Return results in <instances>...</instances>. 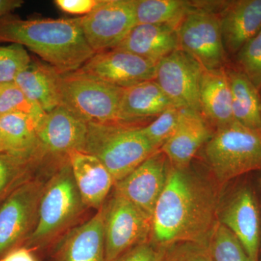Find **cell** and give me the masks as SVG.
I'll list each match as a JSON object with an SVG mask.
<instances>
[{
    "label": "cell",
    "instance_id": "cell-33",
    "mask_svg": "<svg viewBox=\"0 0 261 261\" xmlns=\"http://www.w3.org/2000/svg\"><path fill=\"white\" fill-rule=\"evenodd\" d=\"M164 261H215L208 247L200 244L178 243L166 247Z\"/></svg>",
    "mask_w": 261,
    "mask_h": 261
},
{
    "label": "cell",
    "instance_id": "cell-22",
    "mask_svg": "<svg viewBox=\"0 0 261 261\" xmlns=\"http://www.w3.org/2000/svg\"><path fill=\"white\" fill-rule=\"evenodd\" d=\"M173 104L154 80L147 81L124 89L119 110L123 124L156 118Z\"/></svg>",
    "mask_w": 261,
    "mask_h": 261
},
{
    "label": "cell",
    "instance_id": "cell-10",
    "mask_svg": "<svg viewBox=\"0 0 261 261\" xmlns=\"http://www.w3.org/2000/svg\"><path fill=\"white\" fill-rule=\"evenodd\" d=\"M80 20L84 37L94 53L114 49L137 25L135 0H101Z\"/></svg>",
    "mask_w": 261,
    "mask_h": 261
},
{
    "label": "cell",
    "instance_id": "cell-38",
    "mask_svg": "<svg viewBox=\"0 0 261 261\" xmlns=\"http://www.w3.org/2000/svg\"><path fill=\"white\" fill-rule=\"evenodd\" d=\"M0 152H5L4 147H3V140H2L1 132H0Z\"/></svg>",
    "mask_w": 261,
    "mask_h": 261
},
{
    "label": "cell",
    "instance_id": "cell-17",
    "mask_svg": "<svg viewBox=\"0 0 261 261\" xmlns=\"http://www.w3.org/2000/svg\"><path fill=\"white\" fill-rule=\"evenodd\" d=\"M67 157L84 204L99 211L114 187L111 173L97 158L83 150H70Z\"/></svg>",
    "mask_w": 261,
    "mask_h": 261
},
{
    "label": "cell",
    "instance_id": "cell-13",
    "mask_svg": "<svg viewBox=\"0 0 261 261\" xmlns=\"http://www.w3.org/2000/svg\"><path fill=\"white\" fill-rule=\"evenodd\" d=\"M156 65L123 49L95 53L80 68V72L108 84L126 89L154 80Z\"/></svg>",
    "mask_w": 261,
    "mask_h": 261
},
{
    "label": "cell",
    "instance_id": "cell-8",
    "mask_svg": "<svg viewBox=\"0 0 261 261\" xmlns=\"http://www.w3.org/2000/svg\"><path fill=\"white\" fill-rule=\"evenodd\" d=\"M105 260L150 240L152 218L113 190L102 206Z\"/></svg>",
    "mask_w": 261,
    "mask_h": 261
},
{
    "label": "cell",
    "instance_id": "cell-26",
    "mask_svg": "<svg viewBox=\"0 0 261 261\" xmlns=\"http://www.w3.org/2000/svg\"><path fill=\"white\" fill-rule=\"evenodd\" d=\"M192 8L186 0H135L137 24H163L178 29Z\"/></svg>",
    "mask_w": 261,
    "mask_h": 261
},
{
    "label": "cell",
    "instance_id": "cell-11",
    "mask_svg": "<svg viewBox=\"0 0 261 261\" xmlns=\"http://www.w3.org/2000/svg\"><path fill=\"white\" fill-rule=\"evenodd\" d=\"M203 70L198 62L178 49L157 63L154 80L173 106L201 114L199 94Z\"/></svg>",
    "mask_w": 261,
    "mask_h": 261
},
{
    "label": "cell",
    "instance_id": "cell-14",
    "mask_svg": "<svg viewBox=\"0 0 261 261\" xmlns=\"http://www.w3.org/2000/svg\"><path fill=\"white\" fill-rule=\"evenodd\" d=\"M87 134L85 121L63 106H58L47 113L38 128V155L59 160L73 149L84 150Z\"/></svg>",
    "mask_w": 261,
    "mask_h": 261
},
{
    "label": "cell",
    "instance_id": "cell-25",
    "mask_svg": "<svg viewBox=\"0 0 261 261\" xmlns=\"http://www.w3.org/2000/svg\"><path fill=\"white\" fill-rule=\"evenodd\" d=\"M234 121L254 129L261 130L260 91L246 75L235 67H226Z\"/></svg>",
    "mask_w": 261,
    "mask_h": 261
},
{
    "label": "cell",
    "instance_id": "cell-21",
    "mask_svg": "<svg viewBox=\"0 0 261 261\" xmlns=\"http://www.w3.org/2000/svg\"><path fill=\"white\" fill-rule=\"evenodd\" d=\"M199 97L201 114L215 130L234 122L226 68L203 70Z\"/></svg>",
    "mask_w": 261,
    "mask_h": 261
},
{
    "label": "cell",
    "instance_id": "cell-32",
    "mask_svg": "<svg viewBox=\"0 0 261 261\" xmlns=\"http://www.w3.org/2000/svg\"><path fill=\"white\" fill-rule=\"evenodd\" d=\"M31 61L32 58L23 46L15 43L0 45V84L14 82Z\"/></svg>",
    "mask_w": 261,
    "mask_h": 261
},
{
    "label": "cell",
    "instance_id": "cell-41",
    "mask_svg": "<svg viewBox=\"0 0 261 261\" xmlns=\"http://www.w3.org/2000/svg\"><path fill=\"white\" fill-rule=\"evenodd\" d=\"M261 261V260H260Z\"/></svg>",
    "mask_w": 261,
    "mask_h": 261
},
{
    "label": "cell",
    "instance_id": "cell-6",
    "mask_svg": "<svg viewBox=\"0 0 261 261\" xmlns=\"http://www.w3.org/2000/svg\"><path fill=\"white\" fill-rule=\"evenodd\" d=\"M58 163H44L0 205V259L17 247L23 246L37 224L39 205L47 185Z\"/></svg>",
    "mask_w": 261,
    "mask_h": 261
},
{
    "label": "cell",
    "instance_id": "cell-7",
    "mask_svg": "<svg viewBox=\"0 0 261 261\" xmlns=\"http://www.w3.org/2000/svg\"><path fill=\"white\" fill-rule=\"evenodd\" d=\"M123 91L80 70L61 75V106L87 123H121Z\"/></svg>",
    "mask_w": 261,
    "mask_h": 261
},
{
    "label": "cell",
    "instance_id": "cell-12",
    "mask_svg": "<svg viewBox=\"0 0 261 261\" xmlns=\"http://www.w3.org/2000/svg\"><path fill=\"white\" fill-rule=\"evenodd\" d=\"M171 165L161 149L141 163L113 190L152 218L166 187Z\"/></svg>",
    "mask_w": 261,
    "mask_h": 261
},
{
    "label": "cell",
    "instance_id": "cell-15",
    "mask_svg": "<svg viewBox=\"0 0 261 261\" xmlns=\"http://www.w3.org/2000/svg\"><path fill=\"white\" fill-rule=\"evenodd\" d=\"M218 219L238 239L250 260L259 261L260 215L251 189L240 187L226 202H220Z\"/></svg>",
    "mask_w": 261,
    "mask_h": 261
},
{
    "label": "cell",
    "instance_id": "cell-16",
    "mask_svg": "<svg viewBox=\"0 0 261 261\" xmlns=\"http://www.w3.org/2000/svg\"><path fill=\"white\" fill-rule=\"evenodd\" d=\"M102 207L70 230L51 249L44 261H104Z\"/></svg>",
    "mask_w": 261,
    "mask_h": 261
},
{
    "label": "cell",
    "instance_id": "cell-40",
    "mask_svg": "<svg viewBox=\"0 0 261 261\" xmlns=\"http://www.w3.org/2000/svg\"><path fill=\"white\" fill-rule=\"evenodd\" d=\"M260 187H261V177L260 178Z\"/></svg>",
    "mask_w": 261,
    "mask_h": 261
},
{
    "label": "cell",
    "instance_id": "cell-3",
    "mask_svg": "<svg viewBox=\"0 0 261 261\" xmlns=\"http://www.w3.org/2000/svg\"><path fill=\"white\" fill-rule=\"evenodd\" d=\"M90 210L82 200L66 157L58 163L48 179L39 205L37 226L23 246L44 261L61 239L89 219Z\"/></svg>",
    "mask_w": 261,
    "mask_h": 261
},
{
    "label": "cell",
    "instance_id": "cell-18",
    "mask_svg": "<svg viewBox=\"0 0 261 261\" xmlns=\"http://www.w3.org/2000/svg\"><path fill=\"white\" fill-rule=\"evenodd\" d=\"M219 15L225 49L234 56L261 29V0L226 1Z\"/></svg>",
    "mask_w": 261,
    "mask_h": 261
},
{
    "label": "cell",
    "instance_id": "cell-1",
    "mask_svg": "<svg viewBox=\"0 0 261 261\" xmlns=\"http://www.w3.org/2000/svg\"><path fill=\"white\" fill-rule=\"evenodd\" d=\"M217 187L191 166H171L152 219L150 240L160 246L195 243L208 246L219 222Z\"/></svg>",
    "mask_w": 261,
    "mask_h": 261
},
{
    "label": "cell",
    "instance_id": "cell-20",
    "mask_svg": "<svg viewBox=\"0 0 261 261\" xmlns=\"http://www.w3.org/2000/svg\"><path fill=\"white\" fill-rule=\"evenodd\" d=\"M116 48L130 51L157 65L180 49L177 29L163 24H137Z\"/></svg>",
    "mask_w": 261,
    "mask_h": 261
},
{
    "label": "cell",
    "instance_id": "cell-36",
    "mask_svg": "<svg viewBox=\"0 0 261 261\" xmlns=\"http://www.w3.org/2000/svg\"><path fill=\"white\" fill-rule=\"evenodd\" d=\"M0 261H41L35 252L28 247L21 246L13 249L4 255Z\"/></svg>",
    "mask_w": 261,
    "mask_h": 261
},
{
    "label": "cell",
    "instance_id": "cell-28",
    "mask_svg": "<svg viewBox=\"0 0 261 261\" xmlns=\"http://www.w3.org/2000/svg\"><path fill=\"white\" fill-rule=\"evenodd\" d=\"M13 113L32 117L39 125L47 115L15 82L0 84V116Z\"/></svg>",
    "mask_w": 261,
    "mask_h": 261
},
{
    "label": "cell",
    "instance_id": "cell-24",
    "mask_svg": "<svg viewBox=\"0 0 261 261\" xmlns=\"http://www.w3.org/2000/svg\"><path fill=\"white\" fill-rule=\"evenodd\" d=\"M32 117L21 113L0 116V132L4 152L24 158L38 157V128Z\"/></svg>",
    "mask_w": 261,
    "mask_h": 261
},
{
    "label": "cell",
    "instance_id": "cell-35",
    "mask_svg": "<svg viewBox=\"0 0 261 261\" xmlns=\"http://www.w3.org/2000/svg\"><path fill=\"white\" fill-rule=\"evenodd\" d=\"M101 0H56L55 4L62 11L72 15H88Z\"/></svg>",
    "mask_w": 261,
    "mask_h": 261
},
{
    "label": "cell",
    "instance_id": "cell-30",
    "mask_svg": "<svg viewBox=\"0 0 261 261\" xmlns=\"http://www.w3.org/2000/svg\"><path fill=\"white\" fill-rule=\"evenodd\" d=\"M184 109L173 106L168 108L148 125L141 127L142 134L157 149L174 134L179 124Z\"/></svg>",
    "mask_w": 261,
    "mask_h": 261
},
{
    "label": "cell",
    "instance_id": "cell-37",
    "mask_svg": "<svg viewBox=\"0 0 261 261\" xmlns=\"http://www.w3.org/2000/svg\"><path fill=\"white\" fill-rule=\"evenodd\" d=\"M23 4V1L21 0H0V19L20 8Z\"/></svg>",
    "mask_w": 261,
    "mask_h": 261
},
{
    "label": "cell",
    "instance_id": "cell-2",
    "mask_svg": "<svg viewBox=\"0 0 261 261\" xmlns=\"http://www.w3.org/2000/svg\"><path fill=\"white\" fill-rule=\"evenodd\" d=\"M0 42L20 44L61 73L80 70L94 54L81 27L80 18L0 19Z\"/></svg>",
    "mask_w": 261,
    "mask_h": 261
},
{
    "label": "cell",
    "instance_id": "cell-29",
    "mask_svg": "<svg viewBox=\"0 0 261 261\" xmlns=\"http://www.w3.org/2000/svg\"><path fill=\"white\" fill-rule=\"evenodd\" d=\"M207 247L215 261H251L238 239L219 222L211 234Z\"/></svg>",
    "mask_w": 261,
    "mask_h": 261
},
{
    "label": "cell",
    "instance_id": "cell-19",
    "mask_svg": "<svg viewBox=\"0 0 261 261\" xmlns=\"http://www.w3.org/2000/svg\"><path fill=\"white\" fill-rule=\"evenodd\" d=\"M214 132L202 114L184 109L176 132L160 149L173 167L187 168L197 152L210 140Z\"/></svg>",
    "mask_w": 261,
    "mask_h": 261
},
{
    "label": "cell",
    "instance_id": "cell-31",
    "mask_svg": "<svg viewBox=\"0 0 261 261\" xmlns=\"http://www.w3.org/2000/svg\"><path fill=\"white\" fill-rule=\"evenodd\" d=\"M235 68L261 89V29L234 56Z\"/></svg>",
    "mask_w": 261,
    "mask_h": 261
},
{
    "label": "cell",
    "instance_id": "cell-34",
    "mask_svg": "<svg viewBox=\"0 0 261 261\" xmlns=\"http://www.w3.org/2000/svg\"><path fill=\"white\" fill-rule=\"evenodd\" d=\"M166 247L151 240L132 247L113 261H164Z\"/></svg>",
    "mask_w": 261,
    "mask_h": 261
},
{
    "label": "cell",
    "instance_id": "cell-9",
    "mask_svg": "<svg viewBox=\"0 0 261 261\" xmlns=\"http://www.w3.org/2000/svg\"><path fill=\"white\" fill-rule=\"evenodd\" d=\"M180 49L200 63L204 70L227 66L228 54L221 34L219 13L197 2L177 29Z\"/></svg>",
    "mask_w": 261,
    "mask_h": 261
},
{
    "label": "cell",
    "instance_id": "cell-23",
    "mask_svg": "<svg viewBox=\"0 0 261 261\" xmlns=\"http://www.w3.org/2000/svg\"><path fill=\"white\" fill-rule=\"evenodd\" d=\"M61 75L47 63L32 60L14 82L31 100L48 113L61 105Z\"/></svg>",
    "mask_w": 261,
    "mask_h": 261
},
{
    "label": "cell",
    "instance_id": "cell-5",
    "mask_svg": "<svg viewBox=\"0 0 261 261\" xmlns=\"http://www.w3.org/2000/svg\"><path fill=\"white\" fill-rule=\"evenodd\" d=\"M204 159L218 186L261 171V130L234 121L215 130L203 147Z\"/></svg>",
    "mask_w": 261,
    "mask_h": 261
},
{
    "label": "cell",
    "instance_id": "cell-39",
    "mask_svg": "<svg viewBox=\"0 0 261 261\" xmlns=\"http://www.w3.org/2000/svg\"><path fill=\"white\" fill-rule=\"evenodd\" d=\"M260 111H261V89L260 91Z\"/></svg>",
    "mask_w": 261,
    "mask_h": 261
},
{
    "label": "cell",
    "instance_id": "cell-4",
    "mask_svg": "<svg viewBox=\"0 0 261 261\" xmlns=\"http://www.w3.org/2000/svg\"><path fill=\"white\" fill-rule=\"evenodd\" d=\"M141 127L119 123H87L83 151L97 158L116 184L159 150L146 138Z\"/></svg>",
    "mask_w": 261,
    "mask_h": 261
},
{
    "label": "cell",
    "instance_id": "cell-27",
    "mask_svg": "<svg viewBox=\"0 0 261 261\" xmlns=\"http://www.w3.org/2000/svg\"><path fill=\"white\" fill-rule=\"evenodd\" d=\"M43 164L39 158L0 152V205L24 182L35 176Z\"/></svg>",
    "mask_w": 261,
    "mask_h": 261
}]
</instances>
